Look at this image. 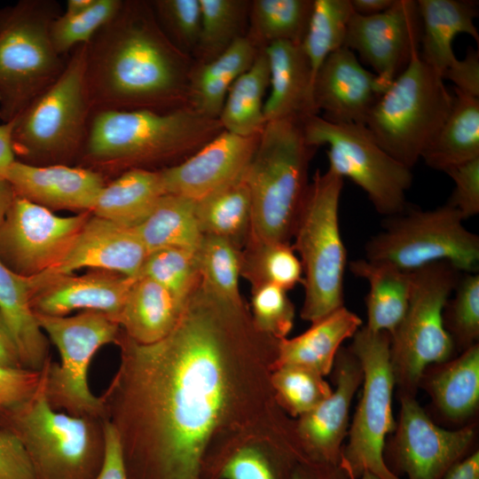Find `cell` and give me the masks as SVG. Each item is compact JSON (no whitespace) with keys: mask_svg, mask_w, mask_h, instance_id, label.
<instances>
[{"mask_svg":"<svg viewBox=\"0 0 479 479\" xmlns=\"http://www.w3.org/2000/svg\"><path fill=\"white\" fill-rule=\"evenodd\" d=\"M115 344L120 364L99 398L128 479H204L235 397V366L275 353L278 340L256 329L244 303L200 281L167 336L140 344L121 329Z\"/></svg>","mask_w":479,"mask_h":479,"instance_id":"1","label":"cell"},{"mask_svg":"<svg viewBox=\"0 0 479 479\" xmlns=\"http://www.w3.org/2000/svg\"><path fill=\"white\" fill-rule=\"evenodd\" d=\"M193 65L165 35L149 1L122 0L86 43L84 81L91 113L189 107Z\"/></svg>","mask_w":479,"mask_h":479,"instance_id":"2","label":"cell"},{"mask_svg":"<svg viewBox=\"0 0 479 479\" xmlns=\"http://www.w3.org/2000/svg\"><path fill=\"white\" fill-rule=\"evenodd\" d=\"M223 130L218 119L205 117L190 107L169 112L97 111L90 114L80 158L95 167L93 170L100 167L124 172L149 169L157 164L173 166Z\"/></svg>","mask_w":479,"mask_h":479,"instance_id":"3","label":"cell"},{"mask_svg":"<svg viewBox=\"0 0 479 479\" xmlns=\"http://www.w3.org/2000/svg\"><path fill=\"white\" fill-rule=\"evenodd\" d=\"M317 149L306 143L300 118L265 123L242 176L252 204L247 238L290 243L309 185V163Z\"/></svg>","mask_w":479,"mask_h":479,"instance_id":"4","label":"cell"},{"mask_svg":"<svg viewBox=\"0 0 479 479\" xmlns=\"http://www.w3.org/2000/svg\"><path fill=\"white\" fill-rule=\"evenodd\" d=\"M0 428L21 441L35 479H95L103 465L104 420L54 411L45 394V364L35 392L0 413Z\"/></svg>","mask_w":479,"mask_h":479,"instance_id":"5","label":"cell"},{"mask_svg":"<svg viewBox=\"0 0 479 479\" xmlns=\"http://www.w3.org/2000/svg\"><path fill=\"white\" fill-rule=\"evenodd\" d=\"M342 186L343 178L335 172L318 169L308 185L292 236L304 276L301 318L310 323L343 306L347 252L339 225Z\"/></svg>","mask_w":479,"mask_h":479,"instance_id":"6","label":"cell"},{"mask_svg":"<svg viewBox=\"0 0 479 479\" xmlns=\"http://www.w3.org/2000/svg\"><path fill=\"white\" fill-rule=\"evenodd\" d=\"M55 0H20L0 9V120H15L63 72L68 56L50 30L62 13Z\"/></svg>","mask_w":479,"mask_h":479,"instance_id":"7","label":"cell"},{"mask_svg":"<svg viewBox=\"0 0 479 479\" xmlns=\"http://www.w3.org/2000/svg\"><path fill=\"white\" fill-rule=\"evenodd\" d=\"M452 103L440 75L417 51L373 106L365 126L387 153L412 169Z\"/></svg>","mask_w":479,"mask_h":479,"instance_id":"8","label":"cell"},{"mask_svg":"<svg viewBox=\"0 0 479 479\" xmlns=\"http://www.w3.org/2000/svg\"><path fill=\"white\" fill-rule=\"evenodd\" d=\"M86 44L68 55L59 77L15 119L16 160L36 166L67 164L80 157L91 114L84 70Z\"/></svg>","mask_w":479,"mask_h":479,"instance_id":"9","label":"cell"},{"mask_svg":"<svg viewBox=\"0 0 479 479\" xmlns=\"http://www.w3.org/2000/svg\"><path fill=\"white\" fill-rule=\"evenodd\" d=\"M464 220L448 203L430 210L406 208L389 216L383 230L368 240L365 259L407 272L447 262L460 272L477 273L479 237Z\"/></svg>","mask_w":479,"mask_h":479,"instance_id":"10","label":"cell"},{"mask_svg":"<svg viewBox=\"0 0 479 479\" xmlns=\"http://www.w3.org/2000/svg\"><path fill=\"white\" fill-rule=\"evenodd\" d=\"M349 350L363 372L362 396L342 451L339 466L347 476L359 479L370 472L378 479H401L387 466L383 451L388 434L396 429L392 393L396 383L390 361V334L360 327Z\"/></svg>","mask_w":479,"mask_h":479,"instance_id":"11","label":"cell"},{"mask_svg":"<svg viewBox=\"0 0 479 479\" xmlns=\"http://www.w3.org/2000/svg\"><path fill=\"white\" fill-rule=\"evenodd\" d=\"M461 276L447 262L412 271L406 312L390 335V361L396 382L412 388L432 364L445 362L454 343L444 324V309Z\"/></svg>","mask_w":479,"mask_h":479,"instance_id":"12","label":"cell"},{"mask_svg":"<svg viewBox=\"0 0 479 479\" xmlns=\"http://www.w3.org/2000/svg\"><path fill=\"white\" fill-rule=\"evenodd\" d=\"M300 120L306 143L328 145V169L363 189L378 213L389 217L407 208L412 169L387 153L365 125L334 123L318 114Z\"/></svg>","mask_w":479,"mask_h":479,"instance_id":"13","label":"cell"},{"mask_svg":"<svg viewBox=\"0 0 479 479\" xmlns=\"http://www.w3.org/2000/svg\"><path fill=\"white\" fill-rule=\"evenodd\" d=\"M36 321L56 346L60 363H45V394L54 411L71 416L102 418L103 404L89 387L88 372L96 352L115 343L121 327L104 313L84 310L75 316L35 313ZM104 420V419H103Z\"/></svg>","mask_w":479,"mask_h":479,"instance_id":"14","label":"cell"},{"mask_svg":"<svg viewBox=\"0 0 479 479\" xmlns=\"http://www.w3.org/2000/svg\"><path fill=\"white\" fill-rule=\"evenodd\" d=\"M91 215L59 216L16 195L0 228V259L20 275L41 274L64 257Z\"/></svg>","mask_w":479,"mask_h":479,"instance_id":"15","label":"cell"},{"mask_svg":"<svg viewBox=\"0 0 479 479\" xmlns=\"http://www.w3.org/2000/svg\"><path fill=\"white\" fill-rule=\"evenodd\" d=\"M392 447L394 470L408 479H443L468 450L473 426L457 430L438 427L410 395L401 398L400 418Z\"/></svg>","mask_w":479,"mask_h":479,"instance_id":"16","label":"cell"},{"mask_svg":"<svg viewBox=\"0 0 479 479\" xmlns=\"http://www.w3.org/2000/svg\"><path fill=\"white\" fill-rule=\"evenodd\" d=\"M421 22L414 0H395L385 12L361 16L353 12L344 46L358 53L388 86L420 51Z\"/></svg>","mask_w":479,"mask_h":479,"instance_id":"17","label":"cell"},{"mask_svg":"<svg viewBox=\"0 0 479 479\" xmlns=\"http://www.w3.org/2000/svg\"><path fill=\"white\" fill-rule=\"evenodd\" d=\"M374 73L362 67L355 53L342 46L324 60L312 82V101L324 119L339 124L365 125L378 99L388 89Z\"/></svg>","mask_w":479,"mask_h":479,"instance_id":"18","label":"cell"},{"mask_svg":"<svg viewBox=\"0 0 479 479\" xmlns=\"http://www.w3.org/2000/svg\"><path fill=\"white\" fill-rule=\"evenodd\" d=\"M260 134L240 136L224 130L184 161L160 169L165 193L198 200L241 177Z\"/></svg>","mask_w":479,"mask_h":479,"instance_id":"19","label":"cell"},{"mask_svg":"<svg viewBox=\"0 0 479 479\" xmlns=\"http://www.w3.org/2000/svg\"><path fill=\"white\" fill-rule=\"evenodd\" d=\"M29 278L34 313L65 316L75 310H85L104 313L115 322L136 279L102 270L82 276Z\"/></svg>","mask_w":479,"mask_h":479,"instance_id":"20","label":"cell"},{"mask_svg":"<svg viewBox=\"0 0 479 479\" xmlns=\"http://www.w3.org/2000/svg\"><path fill=\"white\" fill-rule=\"evenodd\" d=\"M146 255V248L134 228L91 215L64 257L38 275H66L92 268L137 279Z\"/></svg>","mask_w":479,"mask_h":479,"instance_id":"21","label":"cell"},{"mask_svg":"<svg viewBox=\"0 0 479 479\" xmlns=\"http://www.w3.org/2000/svg\"><path fill=\"white\" fill-rule=\"evenodd\" d=\"M336 388L314 409L300 417L298 433L309 460L338 466L347 436L353 397L363 381L355 355L340 349L335 358Z\"/></svg>","mask_w":479,"mask_h":479,"instance_id":"22","label":"cell"},{"mask_svg":"<svg viewBox=\"0 0 479 479\" xmlns=\"http://www.w3.org/2000/svg\"><path fill=\"white\" fill-rule=\"evenodd\" d=\"M5 179L16 195L48 209L91 212L106 184L100 173L82 166H36L15 161Z\"/></svg>","mask_w":479,"mask_h":479,"instance_id":"23","label":"cell"},{"mask_svg":"<svg viewBox=\"0 0 479 479\" xmlns=\"http://www.w3.org/2000/svg\"><path fill=\"white\" fill-rule=\"evenodd\" d=\"M270 70L265 122L318 114L312 101V72L301 43H273L263 49Z\"/></svg>","mask_w":479,"mask_h":479,"instance_id":"24","label":"cell"},{"mask_svg":"<svg viewBox=\"0 0 479 479\" xmlns=\"http://www.w3.org/2000/svg\"><path fill=\"white\" fill-rule=\"evenodd\" d=\"M361 325L360 318L342 306L311 323L302 334L279 340L272 366H301L324 377L334 365L342 342L352 337Z\"/></svg>","mask_w":479,"mask_h":479,"instance_id":"25","label":"cell"},{"mask_svg":"<svg viewBox=\"0 0 479 479\" xmlns=\"http://www.w3.org/2000/svg\"><path fill=\"white\" fill-rule=\"evenodd\" d=\"M421 22L420 54L440 76L457 57L452 42L459 34H467L479 43L474 20L478 16L477 2L469 0H418Z\"/></svg>","mask_w":479,"mask_h":479,"instance_id":"26","label":"cell"},{"mask_svg":"<svg viewBox=\"0 0 479 479\" xmlns=\"http://www.w3.org/2000/svg\"><path fill=\"white\" fill-rule=\"evenodd\" d=\"M0 313L22 367L40 371L50 357L49 344L31 307L30 278L16 273L1 259Z\"/></svg>","mask_w":479,"mask_h":479,"instance_id":"27","label":"cell"},{"mask_svg":"<svg viewBox=\"0 0 479 479\" xmlns=\"http://www.w3.org/2000/svg\"><path fill=\"white\" fill-rule=\"evenodd\" d=\"M182 309L165 288L140 276L134 280L116 322L134 342L151 344L170 333Z\"/></svg>","mask_w":479,"mask_h":479,"instance_id":"28","label":"cell"},{"mask_svg":"<svg viewBox=\"0 0 479 479\" xmlns=\"http://www.w3.org/2000/svg\"><path fill=\"white\" fill-rule=\"evenodd\" d=\"M259 51L246 35L216 59L194 63L189 79L188 106L205 117L218 119L229 89L252 66Z\"/></svg>","mask_w":479,"mask_h":479,"instance_id":"29","label":"cell"},{"mask_svg":"<svg viewBox=\"0 0 479 479\" xmlns=\"http://www.w3.org/2000/svg\"><path fill=\"white\" fill-rule=\"evenodd\" d=\"M349 269L355 276L363 278L369 284L365 327L372 332H387L391 335L408 307L412 272L367 259L350 262Z\"/></svg>","mask_w":479,"mask_h":479,"instance_id":"30","label":"cell"},{"mask_svg":"<svg viewBox=\"0 0 479 479\" xmlns=\"http://www.w3.org/2000/svg\"><path fill=\"white\" fill-rule=\"evenodd\" d=\"M163 194L159 169H128L105 185L91 213L122 226L136 228Z\"/></svg>","mask_w":479,"mask_h":479,"instance_id":"31","label":"cell"},{"mask_svg":"<svg viewBox=\"0 0 479 479\" xmlns=\"http://www.w3.org/2000/svg\"><path fill=\"white\" fill-rule=\"evenodd\" d=\"M454 92L450 114L421 155L436 170L479 158V98Z\"/></svg>","mask_w":479,"mask_h":479,"instance_id":"32","label":"cell"},{"mask_svg":"<svg viewBox=\"0 0 479 479\" xmlns=\"http://www.w3.org/2000/svg\"><path fill=\"white\" fill-rule=\"evenodd\" d=\"M147 254L166 247L197 252L203 239L195 213V200L165 193L136 228Z\"/></svg>","mask_w":479,"mask_h":479,"instance_id":"33","label":"cell"},{"mask_svg":"<svg viewBox=\"0 0 479 479\" xmlns=\"http://www.w3.org/2000/svg\"><path fill=\"white\" fill-rule=\"evenodd\" d=\"M270 85L268 59L260 50L252 66L232 83L226 95L218 120L226 131L252 136L265 125L264 97Z\"/></svg>","mask_w":479,"mask_h":479,"instance_id":"34","label":"cell"},{"mask_svg":"<svg viewBox=\"0 0 479 479\" xmlns=\"http://www.w3.org/2000/svg\"><path fill=\"white\" fill-rule=\"evenodd\" d=\"M195 213L203 235L225 238L240 247L244 246L250 232L252 204L243 177L195 200Z\"/></svg>","mask_w":479,"mask_h":479,"instance_id":"35","label":"cell"},{"mask_svg":"<svg viewBox=\"0 0 479 479\" xmlns=\"http://www.w3.org/2000/svg\"><path fill=\"white\" fill-rule=\"evenodd\" d=\"M428 389L445 416L460 420L470 415L479 401L478 343L454 360L441 363V368L429 377Z\"/></svg>","mask_w":479,"mask_h":479,"instance_id":"36","label":"cell"},{"mask_svg":"<svg viewBox=\"0 0 479 479\" xmlns=\"http://www.w3.org/2000/svg\"><path fill=\"white\" fill-rule=\"evenodd\" d=\"M313 0L250 2L247 36L259 50L277 42L302 43Z\"/></svg>","mask_w":479,"mask_h":479,"instance_id":"37","label":"cell"},{"mask_svg":"<svg viewBox=\"0 0 479 479\" xmlns=\"http://www.w3.org/2000/svg\"><path fill=\"white\" fill-rule=\"evenodd\" d=\"M250 2L246 0H200V34L192 59L210 62L239 38L247 35Z\"/></svg>","mask_w":479,"mask_h":479,"instance_id":"38","label":"cell"},{"mask_svg":"<svg viewBox=\"0 0 479 479\" xmlns=\"http://www.w3.org/2000/svg\"><path fill=\"white\" fill-rule=\"evenodd\" d=\"M240 277L251 287L272 284L288 291L302 283V268L290 243L247 238L241 248Z\"/></svg>","mask_w":479,"mask_h":479,"instance_id":"39","label":"cell"},{"mask_svg":"<svg viewBox=\"0 0 479 479\" xmlns=\"http://www.w3.org/2000/svg\"><path fill=\"white\" fill-rule=\"evenodd\" d=\"M352 14L349 0H313L308 27L301 43L313 79L327 56L344 46Z\"/></svg>","mask_w":479,"mask_h":479,"instance_id":"40","label":"cell"},{"mask_svg":"<svg viewBox=\"0 0 479 479\" xmlns=\"http://www.w3.org/2000/svg\"><path fill=\"white\" fill-rule=\"evenodd\" d=\"M197 258L202 284L224 299L243 303L240 291V246L225 238L203 235Z\"/></svg>","mask_w":479,"mask_h":479,"instance_id":"41","label":"cell"},{"mask_svg":"<svg viewBox=\"0 0 479 479\" xmlns=\"http://www.w3.org/2000/svg\"><path fill=\"white\" fill-rule=\"evenodd\" d=\"M140 276L158 283L184 306L200 281L197 252L174 247L149 252Z\"/></svg>","mask_w":479,"mask_h":479,"instance_id":"42","label":"cell"},{"mask_svg":"<svg viewBox=\"0 0 479 479\" xmlns=\"http://www.w3.org/2000/svg\"><path fill=\"white\" fill-rule=\"evenodd\" d=\"M271 381L280 403L294 416L306 414L333 391L323 376L301 366L275 367Z\"/></svg>","mask_w":479,"mask_h":479,"instance_id":"43","label":"cell"},{"mask_svg":"<svg viewBox=\"0 0 479 479\" xmlns=\"http://www.w3.org/2000/svg\"><path fill=\"white\" fill-rule=\"evenodd\" d=\"M454 291L444 309V324L453 343L465 350L476 344L479 337L478 273L461 275Z\"/></svg>","mask_w":479,"mask_h":479,"instance_id":"44","label":"cell"},{"mask_svg":"<svg viewBox=\"0 0 479 479\" xmlns=\"http://www.w3.org/2000/svg\"><path fill=\"white\" fill-rule=\"evenodd\" d=\"M122 0H95L85 12L57 17L51 26L50 35L56 51L68 56L77 46L88 43L96 33L118 12Z\"/></svg>","mask_w":479,"mask_h":479,"instance_id":"45","label":"cell"},{"mask_svg":"<svg viewBox=\"0 0 479 479\" xmlns=\"http://www.w3.org/2000/svg\"><path fill=\"white\" fill-rule=\"evenodd\" d=\"M149 2L159 25L168 38L181 51L192 58L200 34V0Z\"/></svg>","mask_w":479,"mask_h":479,"instance_id":"46","label":"cell"},{"mask_svg":"<svg viewBox=\"0 0 479 479\" xmlns=\"http://www.w3.org/2000/svg\"><path fill=\"white\" fill-rule=\"evenodd\" d=\"M251 307V318L258 331L276 340L287 338L294 318V306L287 290L272 284L253 286Z\"/></svg>","mask_w":479,"mask_h":479,"instance_id":"47","label":"cell"},{"mask_svg":"<svg viewBox=\"0 0 479 479\" xmlns=\"http://www.w3.org/2000/svg\"><path fill=\"white\" fill-rule=\"evenodd\" d=\"M218 479H281V474L258 447L245 445L228 455L220 468Z\"/></svg>","mask_w":479,"mask_h":479,"instance_id":"48","label":"cell"},{"mask_svg":"<svg viewBox=\"0 0 479 479\" xmlns=\"http://www.w3.org/2000/svg\"><path fill=\"white\" fill-rule=\"evenodd\" d=\"M453 181L454 189L448 204L455 208L464 219L479 213V158L447 168L444 170Z\"/></svg>","mask_w":479,"mask_h":479,"instance_id":"49","label":"cell"},{"mask_svg":"<svg viewBox=\"0 0 479 479\" xmlns=\"http://www.w3.org/2000/svg\"><path fill=\"white\" fill-rule=\"evenodd\" d=\"M43 368L35 371L0 365V413L27 400L37 389Z\"/></svg>","mask_w":479,"mask_h":479,"instance_id":"50","label":"cell"},{"mask_svg":"<svg viewBox=\"0 0 479 479\" xmlns=\"http://www.w3.org/2000/svg\"><path fill=\"white\" fill-rule=\"evenodd\" d=\"M0 479H35L34 470L21 441L0 428Z\"/></svg>","mask_w":479,"mask_h":479,"instance_id":"51","label":"cell"},{"mask_svg":"<svg viewBox=\"0 0 479 479\" xmlns=\"http://www.w3.org/2000/svg\"><path fill=\"white\" fill-rule=\"evenodd\" d=\"M443 80L454 83L459 91L479 98V53L474 48H467L463 59L452 63L441 75Z\"/></svg>","mask_w":479,"mask_h":479,"instance_id":"52","label":"cell"},{"mask_svg":"<svg viewBox=\"0 0 479 479\" xmlns=\"http://www.w3.org/2000/svg\"><path fill=\"white\" fill-rule=\"evenodd\" d=\"M106 450L101 469L95 479H128L119 436L114 427L104 420Z\"/></svg>","mask_w":479,"mask_h":479,"instance_id":"53","label":"cell"},{"mask_svg":"<svg viewBox=\"0 0 479 479\" xmlns=\"http://www.w3.org/2000/svg\"><path fill=\"white\" fill-rule=\"evenodd\" d=\"M289 479H348L340 466L308 460L294 467Z\"/></svg>","mask_w":479,"mask_h":479,"instance_id":"54","label":"cell"},{"mask_svg":"<svg viewBox=\"0 0 479 479\" xmlns=\"http://www.w3.org/2000/svg\"><path fill=\"white\" fill-rule=\"evenodd\" d=\"M15 120L0 123V178L5 179V176L16 161L12 146V130Z\"/></svg>","mask_w":479,"mask_h":479,"instance_id":"55","label":"cell"},{"mask_svg":"<svg viewBox=\"0 0 479 479\" xmlns=\"http://www.w3.org/2000/svg\"><path fill=\"white\" fill-rule=\"evenodd\" d=\"M0 365L23 368L15 342L4 321H0Z\"/></svg>","mask_w":479,"mask_h":479,"instance_id":"56","label":"cell"},{"mask_svg":"<svg viewBox=\"0 0 479 479\" xmlns=\"http://www.w3.org/2000/svg\"><path fill=\"white\" fill-rule=\"evenodd\" d=\"M443 479H479V452H473L452 466Z\"/></svg>","mask_w":479,"mask_h":479,"instance_id":"57","label":"cell"},{"mask_svg":"<svg viewBox=\"0 0 479 479\" xmlns=\"http://www.w3.org/2000/svg\"><path fill=\"white\" fill-rule=\"evenodd\" d=\"M354 13L373 16L388 10L395 0H349Z\"/></svg>","mask_w":479,"mask_h":479,"instance_id":"58","label":"cell"},{"mask_svg":"<svg viewBox=\"0 0 479 479\" xmlns=\"http://www.w3.org/2000/svg\"><path fill=\"white\" fill-rule=\"evenodd\" d=\"M15 196L12 185L6 179L0 178V228Z\"/></svg>","mask_w":479,"mask_h":479,"instance_id":"59","label":"cell"},{"mask_svg":"<svg viewBox=\"0 0 479 479\" xmlns=\"http://www.w3.org/2000/svg\"><path fill=\"white\" fill-rule=\"evenodd\" d=\"M95 0H68L62 14L65 16H75L88 10Z\"/></svg>","mask_w":479,"mask_h":479,"instance_id":"60","label":"cell"},{"mask_svg":"<svg viewBox=\"0 0 479 479\" xmlns=\"http://www.w3.org/2000/svg\"><path fill=\"white\" fill-rule=\"evenodd\" d=\"M347 477L348 479H354L352 477H349V476ZM359 479H378V478L370 472H364Z\"/></svg>","mask_w":479,"mask_h":479,"instance_id":"61","label":"cell"},{"mask_svg":"<svg viewBox=\"0 0 479 479\" xmlns=\"http://www.w3.org/2000/svg\"><path fill=\"white\" fill-rule=\"evenodd\" d=\"M0 321H4V319H3L2 316H1V313H0Z\"/></svg>","mask_w":479,"mask_h":479,"instance_id":"62","label":"cell"}]
</instances>
